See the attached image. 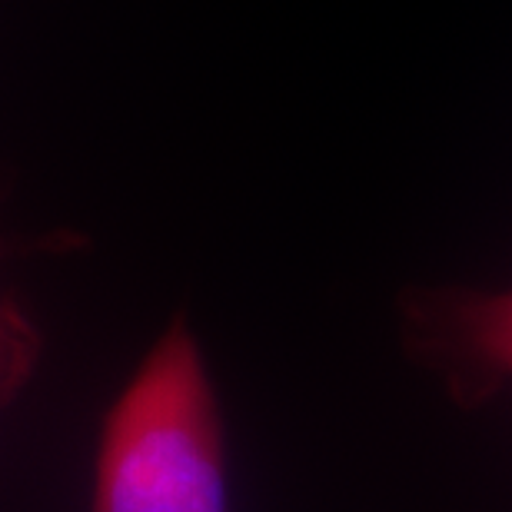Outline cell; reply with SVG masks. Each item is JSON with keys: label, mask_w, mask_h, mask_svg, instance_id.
Here are the masks:
<instances>
[{"label": "cell", "mask_w": 512, "mask_h": 512, "mask_svg": "<svg viewBox=\"0 0 512 512\" xmlns=\"http://www.w3.org/2000/svg\"><path fill=\"white\" fill-rule=\"evenodd\" d=\"M403 340L459 403L493 396L512 383V283L406 293Z\"/></svg>", "instance_id": "cell-2"}, {"label": "cell", "mask_w": 512, "mask_h": 512, "mask_svg": "<svg viewBox=\"0 0 512 512\" xmlns=\"http://www.w3.org/2000/svg\"><path fill=\"white\" fill-rule=\"evenodd\" d=\"M227 456L200 336L173 316L104 416L90 512H230Z\"/></svg>", "instance_id": "cell-1"}, {"label": "cell", "mask_w": 512, "mask_h": 512, "mask_svg": "<svg viewBox=\"0 0 512 512\" xmlns=\"http://www.w3.org/2000/svg\"><path fill=\"white\" fill-rule=\"evenodd\" d=\"M7 240L0 237V260L7 256ZM40 356V336L27 313L0 293V406H7L27 386Z\"/></svg>", "instance_id": "cell-3"}]
</instances>
